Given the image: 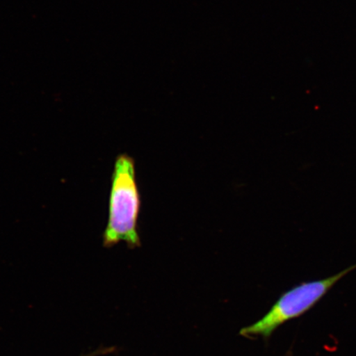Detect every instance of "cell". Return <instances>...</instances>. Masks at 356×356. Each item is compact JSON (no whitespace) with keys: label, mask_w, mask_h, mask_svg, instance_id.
Instances as JSON below:
<instances>
[{"label":"cell","mask_w":356,"mask_h":356,"mask_svg":"<svg viewBox=\"0 0 356 356\" xmlns=\"http://www.w3.org/2000/svg\"><path fill=\"white\" fill-rule=\"evenodd\" d=\"M141 197L136 176L135 159L122 154L115 159L109 197L108 225L104 235L106 247L126 242L131 249L140 248L138 232Z\"/></svg>","instance_id":"1"},{"label":"cell","mask_w":356,"mask_h":356,"mask_svg":"<svg viewBox=\"0 0 356 356\" xmlns=\"http://www.w3.org/2000/svg\"><path fill=\"white\" fill-rule=\"evenodd\" d=\"M356 269V264L327 278L302 282L282 293L259 321L242 329L245 337L260 336L268 339L283 324L301 317L331 291L347 274Z\"/></svg>","instance_id":"2"}]
</instances>
